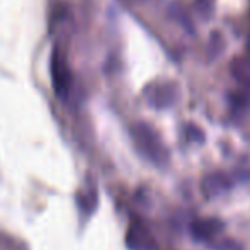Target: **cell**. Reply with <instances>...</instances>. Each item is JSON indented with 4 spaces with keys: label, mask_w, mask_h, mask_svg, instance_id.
<instances>
[{
    "label": "cell",
    "mask_w": 250,
    "mask_h": 250,
    "mask_svg": "<svg viewBox=\"0 0 250 250\" xmlns=\"http://www.w3.org/2000/svg\"><path fill=\"white\" fill-rule=\"evenodd\" d=\"M136 145L138 148L150 158L155 164H165L167 162V150H165L164 143L160 142L158 135L150 128L148 125H138L133 129Z\"/></svg>",
    "instance_id": "6da1fadb"
},
{
    "label": "cell",
    "mask_w": 250,
    "mask_h": 250,
    "mask_svg": "<svg viewBox=\"0 0 250 250\" xmlns=\"http://www.w3.org/2000/svg\"><path fill=\"white\" fill-rule=\"evenodd\" d=\"M221 228H223V225L216 220H201L198 223H194L192 233H194L196 238H199V240H208V238H211L214 233H218Z\"/></svg>",
    "instance_id": "7a4b0ae2"
},
{
    "label": "cell",
    "mask_w": 250,
    "mask_h": 250,
    "mask_svg": "<svg viewBox=\"0 0 250 250\" xmlns=\"http://www.w3.org/2000/svg\"><path fill=\"white\" fill-rule=\"evenodd\" d=\"M150 101L153 102L157 107H165L174 101V94H172V87L165 85V87H158L157 92L150 97Z\"/></svg>",
    "instance_id": "3957f363"
}]
</instances>
